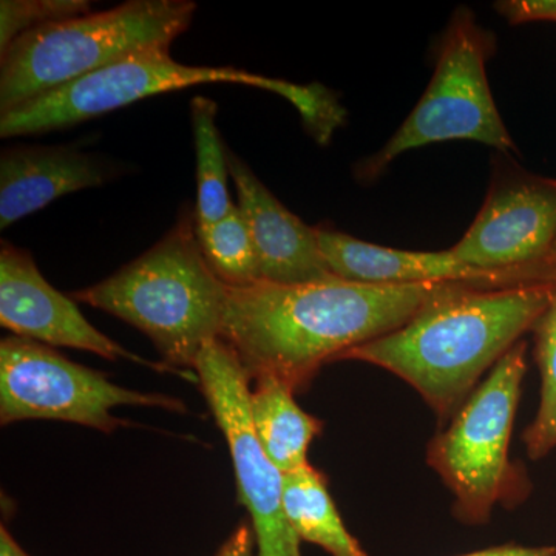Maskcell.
Returning a JSON list of instances; mask_svg holds the SVG:
<instances>
[{"label":"cell","mask_w":556,"mask_h":556,"mask_svg":"<svg viewBox=\"0 0 556 556\" xmlns=\"http://www.w3.org/2000/svg\"><path fill=\"white\" fill-rule=\"evenodd\" d=\"M455 283L367 285L331 280L229 288L222 338L249 378L306 390L346 351L396 331Z\"/></svg>","instance_id":"6da1fadb"},{"label":"cell","mask_w":556,"mask_h":556,"mask_svg":"<svg viewBox=\"0 0 556 556\" xmlns=\"http://www.w3.org/2000/svg\"><path fill=\"white\" fill-rule=\"evenodd\" d=\"M556 291L555 280L518 285L455 283L408 324L346 351L409 383L447 420L527 331L536 327Z\"/></svg>","instance_id":"7a4b0ae2"},{"label":"cell","mask_w":556,"mask_h":556,"mask_svg":"<svg viewBox=\"0 0 556 556\" xmlns=\"http://www.w3.org/2000/svg\"><path fill=\"white\" fill-rule=\"evenodd\" d=\"M72 299L139 329L167 367L188 376L201 350L222 338L229 287L208 266L195 211L186 208L159 243Z\"/></svg>","instance_id":"3957f363"},{"label":"cell","mask_w":556,"mask_h":556,"mask_svg":"<svg viewBox=\"0 0 556 556\" xmlns=\"http://www.w3.org/2000/svg\"><path fill=\"white\" fill-rule=\"evenodd\" d=\"M203 84H239L280 94L299 110L306 129L320 144L328 142L345 119V110L320 84L299 86L236 67L186 65L170 56V47H161L115 62L0 113V137L67 129L146 98Z\"/></svg>","instance_id":"277c9868"},{"label":"cell","mask_w":556,"mask_h":556,"mask_svg":"<svg viewBox=\"0 0 556 556\" xmlns=\"http://www.w3.org/2000/svg\"><path fill=\"white\" fill-rule=\"evenodd\" d=\"M195 11L192 0H129L28 31L0 54V113L134 54L170 47Z\"/></svg>","instance_id":"5b68a950"},{"label":"cell","mask_w":556,"mask_h":556,"mask_svg":"<svg viewBox=\"0 0 556 556\" xmlns=\"http://www.w3.org/2000/svg\"><path fill=\"white\" fill-rule=\"evenodd\" d=\"M495 40L470 10L460 9L441 39L434 75L396 134L371 159L357 167L358 177L369 181L382 174L402 153L434 142L477 141L501 150H517L497 112L485 61Z\"/></svg>","instance_id":"8992f818"},{"label":"cell","mask_w":556,"mask_h":556,"mask_svg":"<svg viewBox=\"0 0 556 556\" xmlns=\"http://www.w3.org/2000/svg\"><path fill=\"white\" fill-rule=\"evenodd\" d=\"M527 343L518 342L468 396L447 430L428 445L427 460L455 496V514L482 525L493 507L518 492V475L508 460Z\"/></svg>","instance_id":"52a82bcc"},{"label":"cell","mask_w":556,"mask_h":556,"mask_svg":"<svg viewBox=\"0 0 556 556\" xmlns=\"http://www.w3.org/2000/svg\"><path fill=\"white\" fill-rule=\"evenodd\" d=\"M118 407H150L186 413L185 402L161 393H141L110 382L108 376L76 364L43 343L17 336L0 342V422L61 420L112 433L126 420Z\"/></svg>","instance_id":"ba28073f"},{"label":"cell","mask_w":556,"mask_h":556,"mask_svg":"<svg viewBox=\"0 0 556 556\" xmlns=\"http://www.w3.org/2000/svg\"><path fill=\"white\" fill-rule=\"evenodd\" d=\"M201 390L228 441L241 503L248 508L258 556H302L300 540L283 508V473L260 444L251 412V378L223 339L208 342L197 358Z\"/></svg>","instance_id":"9c48e42d"},{"label":"cell","mask_w":556,"mask_h":556,"mask_svg":"<svg viewBox=\"0 0 556 556\" xmlns=\"http://www.w3.org/2000/svg\"><path fill=\"white\" fill-rule=\"evenodd\" d=\"M555 241L556 179L501 169L473 225L450 251L479 269H556Z\"/></svg>","instance_id":"30bf717a"},{"label":"cell","mask_w":556,"mask_h":556,"mask_svg":"<svg viewBox=\"0 0 556 556\" xmlns=\"http://www.w3.org/2000/svg\"><path fill=\"white\" fill-rule=\"evenodd\" d=\"M76 300L62 294L43 278L30 252L2 241L0 249V324L17 338L49 346L90 351L108 361L137 362L155 371L178 375L166 364H153L130 353L98 331L83 316Z\"/></svg>","instance_id":"8fae6325"},{"label":"cell","mask_w":556,"mask_h":556,"mask_svg":"<svg viewBox=\"0 0 556 556\" xmlns=\"http://www.w3.org/2000/svg\"><path fill=\"white\" fill-rule=\"evenodd\" d=\"M318 244L332 276L367 285H518L555 280L556 269L485 270L444 252L383 248L334 229L317 228Z\"/></svg>","instance_id":"7c38bea8"},{"label":"cell","mask_w":556,"mask_h":556,"mask_svg":"<svg viewBox=\"0 0 556 556\" xmlns=\"http://www.w3.org/2000/svg\"><path fill=\"white\" fill-rule=\"evenodd\" d=\"M226 159L257 251L262 280L303 285L338 278L321 254L317 229L288 211L232 150H226Z\"/></svg>","instance_id":"4fadbf2b"},{"label":"cell","mask_w":556,"mask_h":556,"mask_svg":"<svg viewBox=\"0 0 556 556\" xmlns=\"http://www.w3.org/2000/svg\"><path fill=\"white\" fill-rule=\"evenodd\" d=\"M108 161L68 148L21 146L0 156V229L35 214L54 200L98 188L115 177Z\"/></svg>","instance_id":"5bb4252c"},{"label":"cell","mask_w":556,"mask_h":556,"mask_svg":"<svg viewBox=\"0 0 556 556\" xmlns=\"http://www.w3.org/2000/svg\"><path fill=\"white\" fill-rule=\"evenodd\" d=\"M249 391V412L260 444L287 475L306 466L308 450L324 424L299 407L294 391L273 376H258Z\"/></svg>","instance_id":"9a60e30c"},{"label":"cell","mask_w":556,"mask_h":556,"mask_svg":"<svg viewBox=\"0 0 556 556\" xmlns=\"http://www.w3.org/2000/svg\"><path fill=\"white\" fill-rule=\"evenodd\" d=\"M283 508L300 541L317 544L332 556H368L343 525L327 478L309 464L283 475Z\"/></svg>","instance_id":"2e32d148"},{"label":"cell","mask_w":556,"mask_h":556,"mask_svg":"<svg viewBox=\"0 0 556 556\" xmlns=\"http://www.w3.org/2000/svg\"><path fill=\"white\" fill-rule=\"evenodd\" d=\"M217 102L195 97L190 102L197 153V223L212 225L232 208L228 190V159L217 127Z\"/></svg>","instance_id":"e0dca14e"},{"label":"cell","mask_w":556,"mask_h":556,"mask_svg":"<svg viewBox=\"0 0 556 556\" xmlns=\"http://www.w3.org/2000/svg\"><path fill=\"white\" fill-rule=\"evenodd\" d=\"M199 239L208 266L223 283L247 288L262 281L257 251L239 204L219 222L199 226Z\"/></svg>","instance_id":"ac0fdd59"},{"label":"cell","mask_w":556,"mask_h":556,"mask_svg":"<svg viewBox=\"0 0 556 556\" xmlns=\"http://www.w3.org/2000/svg\"><path fill=\"white\" fill-rule=\"evenodd\" d=\"M535 329V358L541 372V399L535 420L525 431L527 453L543 459L556 448V291Z\"/></svg>","instance_id":"d6986e66"},{"label":"cell","mask_w":556,"mask_h":556,"mask_svg":"<svg viewBox=\"0 0 556 556\" xmlns=\"http://www.w3.org/2000/svg\"><path fill=\"white\" fill-rule=\"evenodd\" d=\"M89 13L91 3L87 0H2L0 54L28 31Z\"/></svg>","instance_id":"ffe728a7"},{"label":"cell","mask_w":556,"mask_h":556,"mask_svg":"<svg viewBox=\"0 0 556 556\" xmlns=\"http://www.w3.org/2000/svg\"><path fill=\"white\" fill-rule=\"evenodd\" d=\"M495 9L510 24L556 22V0H506L497 2Z\"/></svg>","instance_id":"44dd1931"},{"label":"cell","mask_w":556,"mask_h":556,"mask_svg":"<svg viewBox=\"0 0 556 556\" xmlns=\"http://www.w3.org/2000/svg\"><path fill=\"white\" fill-rule=\"evenodd\" d=\"M255 547H257V540H255L254 527L249 526L248 521H241L215 556H255Z\"/></svg>","instance_id":"7402d4cb"},{"label":"cell","mask_w":556,"mask_h":556,"mask_svg":"<svg viewBox=\"0 0 556 556\" xmlns=\"http://www.w3.org/2000/svg\"><path fill=\"white\" fill-rule=\"evenodd\" d=\"M460 556H556V547H525L507 544V546L485 548V551Z\"/></svg>","instance_id":"603a6c76"},{"label":"cell","mask_w":556,"mask_h":556,"mask_svg":"<svg viewBox=\"0 0 556 556\" xmlns=\"http://www.w3.org/2000/svg\"><path fill=\"white\" fill-rule=\"evenodd\" d=\"M0 556H30L11 536L5 526L0 527Z\"/></svg>","instance_id":"cb8c5ba5"},{"label":"cell","mask_w":556,"mask_h":556,"mask_svg":"<svg viewBox=\"0 0 556 556\" xmlns=\"http://www.w3.org/2000/svg\"><path fill=\"white\" fill-rule=\"evenodd\" d=\"M551 262L555 263V265H556V241H555V244H554V249H552Z\"/></svg>","instance_id":"d4e9b609"}]
</instances>
